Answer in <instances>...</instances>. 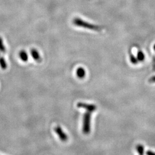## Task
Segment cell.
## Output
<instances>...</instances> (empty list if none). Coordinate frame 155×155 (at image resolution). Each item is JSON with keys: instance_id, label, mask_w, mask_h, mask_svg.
Segmentation results:
<instances>
[{"instance_id": "14", "label": "cell", "mask_w": 155, "mask_h": 155, "mask_svg": "<svg viewBox=\"0 0 155 155\" xmlns=\"http://www.w3.org/2000/svg\"><path fill=\"white\" fill-rule=\"evenodd\" d=\"M149 82L150 83H155V76H153L152 78H150L149 79Z\"/></svg>"}, {"instance_id": "1", "label": "cell", "mask_w": 155, "mask_h": 155, "mask_svg": "<svg viewBox=\"0 0 155 155\" xmlns=\"http://www.w3.org/2000/svg\"><path fill=\"white\" fill-rule=\"evenodd\" d=\"M91 112L87 111L83 116V132L84 134H89L91 129Z\"/></svg>"}, {"instance_id": "4", "label": "cell", "mask_w": 155, "mask_h": 155, "mask_svg": "<svg viewBox=\"0 0 155 155\" xmlns=\"http://www.w3.org/2000/svg\"><path fill=\"white\" fill-rule=\"evenodd\" d=\"M55 132L58 134L59 139H61V141L65 142L68 140V136L66 133L64 132V131L62 130L61 127L59 126H57L55 128Z\"/></svg>"}, {"instance_id": "11", "label": "cell", "mask_w": 155, "mask_h": 155, "mask_svg": "<svg viewBox=\"0 0 155 155\" xmlns=\"http://www.w3.org/2000/svg\"><path fill=\"white\" fill-rule=\"evenodd\" d=\"M0 51L1 52H5V46L3 44V41H2V40L0 38Z\"/></svg>"}, {"instance_id": "5", "label": "cell", "mask_w": 155, "mask_h": 155, "mask_svg": "<svg viewBox=\"0 0 155 155\" xmlns=\"http://www.w3.org/2000/svg\"><path fill=\"white\" fill-rule=\"evenodd\" d=\"M76 74H77L78 77L79 78H83L85 77L86 72H85V70L84 68L80 67V68H78L77 70Z\"/></svg>"}, {"instance_id": "3", "label": "cell", "mask_w": 155, "mask_h": 155, "mask_svg": "<svg viewBox=\"0 0 155 155\" xmlns=\"http://www.w3.org/2000/svg\"><path fill=\"white\" fill-rule=\"evenodd\" d=\"M77 107L81 109H84L86 110L87 111L89 112H93L94 111L96 110L97 109V106L94 105H91V104H87L85 103H82V102H79L77 104Z\"/></svg>"}, {"instance_id": "10", "label": "cell", "mask_w": 155, "mask_h": 155, "mask_svg": "<svg viewBox=\"0 0 155 155\" xmlns=\"http://www.w3.org/2000/svg\"><path fill=\"white\" fill-rule=\"evenodd\" d=\"M137 59L140 61H144V59H145V55H144V53L142 51H139L138 52Z\"/></svg>"}, {"instance_id": "12", "label": "cell", "mask_w": 155, "mask_h": 155, "mask_svg": "<svg viewBox=\"0 0 155 155\" xmlns=\"http://www.w3.org/2000/svg\"><path fill=\"white\" fill-rule=\"evenodd\" d=\"M130 61L133 64H136L137 63V58L134 57L133 55H130Z\"/></svg>"}, {"instance_id": "6", "label": "cell", "mask_w": 155, "mask_h": 155, "mask_svg": "<svg viewBox=\"0 0 155 155\" xmlns=\"http://www.w3.org/2000/svg\"><path fill=\"white\" fill-rule=\"evenodd\" d=\"M31 54H32V56L33 59L35 61H40V56L39 52H38V51L37 50L33 49V50L31 51Z\"/></svg>"}, {"instance_id": "7", "label": "cell", "mask_w": 155, "mask_h": 155, "mask_svg": "<svg viewBox=\"0 0 155 155\" xmlns=\"http://www.w3.org/2000/svg\"><path fill=\"white\" fill-rule=\"evenodd\" d=\"M20 58L24 61H27L28 59V54L26 53L25 51H21L20 52Z\"/></svg>"}, {"instance_id": "8", "label": "cell", "mask_w": 155, "mask_h": 155, "mask_svg": "<svg viewBox=\"0 0 155 155\" xmlns=\"http://www.w3.org/2000/svg\"><path fill=\"white\" fill-rule=\"evenodd\" d=\"M136 149L139 155H144V148L143 145H142L141 144H139L136 146Z\"/></svg>"}, {"instance_id": "15", "label": "cell", "mask_w": 155, "mask_h": 155, "mask_svg": "<svg viewBox=\"0 0 155 155\" xmlns=\"http://www.w3.org/2000/svg\"><path fill=\"white\" fill-rule=\"evenodd\" d=\"M153 48H154V50H155V45H154V46H153Z\"/></svg>"}, {"instance_id": "13", "label": "cell", "mask_w": 155, "mask_h": 155, "mask_svg": "<svg viewBox=\"0 0 155 155\" xmlns=\"http://www.w3.org/2000/svg\"><path fill=\"white\" fill-rule=\"evenodd\" d=\"M147 155H155V152L151 151V150H148L146 153Z\"/></svg>"}, {"instance_id": "2", "label": "cell", "mask_w": 155, "mask_h": 155, "mask_svg": "<svg viewBox=\"0 0 155 155\" xmlns=\"http://www.w3.org/2000/svg\"><path fill=\"white\" fill-rule=\"evenodd\" d=\"M74 22L76 25H78V26L82 27L84 28H88L90 29H93L94 31H100V29H101L99 27L95 26L94 25L90 24L87 22H84L82 20H81L79 18H75L74 20Z\"/></svg>"}, {"instance_id": "9", "label": "cell", "mask_w": 155, "mask_h": 155, "mask_svg": "<svg viewBox=\"0 0 155 155\" xmlns=\"http://www.w3.org/2000/svg\"><path fill=\"white\" fill-rule=\"evenodd\" d=\"M0 66L1 67V68L4 70L6 69L7 67L5 59L3 58H0Z\"/></svg>"}]
</instances>
